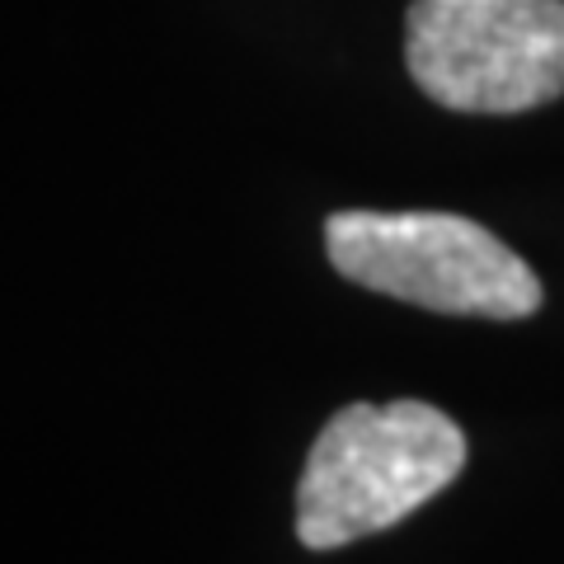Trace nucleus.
Returning a JSON list of instances; mask_svg holds the SVG:
<instances>
[{
    "mask_svg": "<svg viewBox=\"0 0 564 564\" xmlns=\"http://www.w3.org/2000/svg\"><path fill=\"white\" fill-rule=\"evenodd\" d=\"M466 466V433L423 400L344 404L311 443L296 485V541L311 551L386 532Z\"/></svg>",
    "mask_w": 564,
    "mask_h": 564,
    "instance_id": "obj_1",
    "label": "nucleus"
},
{
    "mask_svg": "<svg viewBox=\"0 0 564 564\" xmlns=\"http://www.w3.org/2000/svg\"><path fill=\"white\" fill-rule=\"evenodd\" d=\"M329 263L367 292L443 315L522 321L541 306V282L508 245L452 212H334Z\"/></svg>",
    "mask_w": 564,
    "mask_h": 564,
    "instance_id": "obj_2",
    "label": "nucleus"
},
{
    "mask_svg": "<svg viewBox=\"0 0 564 564\" xmlns=\"http://www.w3.org/2000/svg\"><path fill=\"white\" fill-rule=\"evenodd\" d=\"M404 66L452 113H527L564 95V0H414Z\"/></svg>",
    "mask_w": 564,
    "mask_h": 564,
    "instance_id": "obj_3",
    "label": "nucleus"
}]
</instances>
